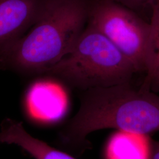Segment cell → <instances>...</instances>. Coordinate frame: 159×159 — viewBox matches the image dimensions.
Returning <instances> with one entry per match:
<instances>
[{
    "instance_id": "obj_13",
    "label": "cell",
    "mask_w": 159,
    "mask_h": 159,
    "mask_svg": "<svg viewBox=\"0 0 159 159\" xmlns=\"http://www.w3.org/2000/svg\"><path fill=\"white\" fill-rule=\"evenodd\" d=\"M0 144H1V141H0Z\"/></svg>"
},
{
    "instance_id": "obj_2",
    "label": "cell",
    "mask_w": 159,
    "mask_h": 159,
    "mask_svg": "<svg viewBox=\"0 0 159 159\" xmlns=\"http://www.w3.org/2000/svg\"><path fill=\"white\" fill-rule=\"evenodd\" d=\"M87 0H43L39 17L23 37L0 54V64L40 74L72 50L87 24Z\"/></svg>"
},
{
    "instance_id": "obj_7",
    "label": "cell",
    "mask_w": 159,
    "mask_h": 159,
    "mask_svg": "<svg viewBox=\"0 0 159 159\" xmlns=\"http://www.w3.org/2000/svg\"><path fill=\"white\" fill-rule=\"evenodd\" d=\"M0 141L1 143L14 144L21 148L34 159H77L31 136L22 123L14 120L7 119L2 121Z\"/></svg>"
},
{
    "instance_id": "obj_8",
    "label": "cell",
    "mask_w": 159,
    "mask_h": 159,
    "mask_svg": "<svg viewBox=\"0 0 159 159\" xmlns=\"http://www.w3.org/2000/svg\"><path fill=\"white\" fill-rule=\"evenodd\" d=\"M147 136L125 131H116L105 146V159H150L152 141Z\"/></svg>"
},
{
    "instance_id": "obj_5",
    "label": "cell",
    "mask_w": 159,
    "mask_h": 159,
    "mask_svg": "<svg viewBox=\"0 0 159 159\" xmlns=\"http://www.w3.org/2000/svg\"><path fill=\"white\" fill-rule=\"evenodd\" d=\"M43 0H0V54L37 21Z\"/></svg>"
},
{
    "instance_id": "obj_11",
    "label": "cell",
    "mask_w": 159,
    "mask_h": 159,
    "mask_svg": "<svg viewBox=\"0 0 159 159\" xmlns=\"http://www.w3.org/2000/svg\"><path fill=\"white\" fill-rule=\"evenodd\" d=\"M142 87L152 91H159V70L152 77L147 85Z\"/></svg>"
},
{
    "instance_id": "obj_1",
    "label": "cell",
    "mask_w": 159,
    "mask_h": 159,
    "mask_svg": "<svg viewBox=\"0 0 159 159\" xmlns=\"http://www.w3.org/2000/svg\"><path fill=\"white\" fill-rule=\"evenodd\" d=\"M78 111L61 132L67 148L84 150L87 137L106 129L148 135L159 131V96L130 83L83 91Z\"/></svg>"
},
{
    "instance_id": "obj_3",
    "label": "cell",
    "mask_w": 159,
    "mask_h": 159,
    "mask_svg": "<svg viewBox=\"0 0 159 159\" xmlns=\"http://www.w3.org/2000/svg\"><path fill=\"white\" fill-rule=\"evenodd\" d=\"M131 63L102 33L88 25L72 50L44 74L83 91L130 83Z\"/></svg>"
},
{
    "instance_id": "obj_4",
    "label": "cell",
    "mask_w": 159,
    "mask_h": 159,
    "mask_svg": "<svg viewBox=\"0 0 159 159\" xmlns=\"http://www.w3.org/2000/svg\"><path fill=\"white\" fill-rule=\"evenodd\" d=\"M87 25L104 35L136 72L146 71L150 23L118 2L94 0L90 2Z\"/></svg>"
},
{
    "instance_id": "obj_10",
    "label": "cell",
    "mask_w": 159,
    "mask_h": 159,
    "mask_svg": "<svg viewBox=\"0 0 159 159\" xmlns=\"http://www.w3.org/2000/svg\"><path fill=\"white\" fill-rule=\"evenodd\" d=\"M114 2H118L123 6L130 8L134 11L140 9L143 7L150 5L153 0H111Z\"/></svg>"
},
{
    "instance_id": "obj_12",
    "label": "cell",
    "mask_w": 159,
    "mask_h": 159,
    "mask_svg": "<svg viewBox=\"0 0 159 159\" xmlns=\"http://www.w3.org/2000/svg\"><path fill=\"white\" fill-rule=\"evenodd\" d=\"M150 159H159V142L152 141Z\"/></svg>"
},
{
    "instance_id": "obj_9",
    "label": "cell",
    "mask_w": 159,
    "mask_h": 159,
    "mask_svg": "<svg viewBox=\"0 0 159 159\" xmlns=\"http://www.w3.org/2000/svg\"><path fill=\"white\" fill-rule=\"evenodd\" d=\"M150 33L148 46L146 66V77L143 86L148 84L149 81L159 70V0H153Z\"/></svg>"
},
{
    "instance_id": "obj_6",
    "label": "cell",
    "mask_w": 159,
    "mask_h": 159,
    "mask_svg": "<svg viewBox=\"0 0 159 159\" xmlns=\"http://www.w3.org/2000/svg\"><path fill=\"white\" fill-rule=\"evenodd\" d=\"M63 93L47 82H37L31 85L26 96L29 113L35 119L51 123L60 119L65 112L66 98Z\"/></svg>"
}]
</instances>
